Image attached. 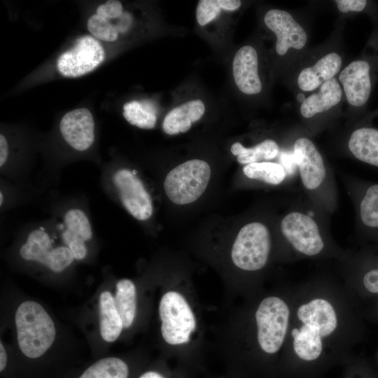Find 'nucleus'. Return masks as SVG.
Returning a JSON list of instances; mask_svg holds the SVG:
<instances>
[{"label":"nucleus","mask_w":378,"mask_h":378,"mask_svg":"<svg viewBox=\"0 0 378 378\" xmlns=\"http://www.w3.org/2000/svg\"><path fill=\"white\" fill-rule=\"evenodd\" d=\"M50 227L38 225L31 228L19 253L27 261L43 265L55 272H60L75 260L70 249L64 244L55 245Z\"/></svg>","instance_id":"nucleus-5"},{"label":"nucleus","mask_w":378,"mask_h":378,"mask_svg":"<svg viewBox=\"0 0 378 378\" xmlns=\"http://www.w3.org/2000/svg\"><path fill=\"white\" fill-rule=\"evenodd\" d=\"M8 158V144L5 136L0 134V167L4 168Z\"/></svg>","instance_id":"nucleus-33"},{"label":"nucleus","mask_w":378,"mask_h":378,"mask_svg":"<svg viewBox=\"0 0 378 378\" xmlns=\"http://www.w3.org/2000/svg\"><path fill=\"white\" fill-rule=\"evenodd\" d=\"M15 321L22 353L30 359L41 357L53 343L56 335L49 314L36 302L26 301L18 307Z\"/></svg>","instance_id":"nucleus-2"},{"label":"nucleus","mask_w":378,"mask_h":378,"mask_svg":"<svg viewBox=\"0 0 378 378\" xmlns=\"http://www.w3.org/2000/svg\"><path fill=\"white\" fill-rule=\"evenodd\" d=\"M230 150L237 157L239 163L248 164L274 159L278 155L279 148L274 140L265 139L251 148H245L240 143L236 142L232 145Z\"/></svg>","instance_id":"nucleus-24"},{"label":"nucleus","mask_w":378,"mask_h":378,"mask_svg":"<svg viewBox=\"0 0 378 378\" xmlns=\"http://www.w3.org/2000/svg\"><path fill=\"white\" fill-rule=\"evenodd\" d=\"M99 324L101 336L108 342L116 340L124 328L114 298L108 291L103 292L99 297Z\"/></svg>","instance_id":"nucleus-21"},{"label":"nucleus","mask_w":378,"mask_h":378,"mask_svg":"<svg viewBox=\"0 0 378 378\" xmlns=\"http://www.w3.org/2000/svg\"><path fill=\"white\" fill-rule=\"evenodd\" d=\"M204 111V104L200 99L187 102L167 114L162 123L163 130L169 135L186 132L193 122L202 117Z\"/></svg>","instance_id":"nucleus-20"},{"label":"nucleus","mask_w":378,"mask_h":378,"mask_svg":"<svg viewBox=\"0 0 378 378\" xmlns=\"http://www.w3.org/2000/svg\"><path fill=\"white\" fill-rule=\"evenodd\" d=\"M243 172L249 178L260 180L272 185L281 183L286 176L283 166L272 162L246 164L243 168Z\"/></svg>","instance_id":"nucleus-26"},{"label":"nucleus","mask_w":378,"mask_h":378,"mask_svg":"<svg viewBox=\"0 0 378 378\" xmlns=\"http://www.w3.org/2000/svg\"><path fill=\"white\" fill-rule=\"evenodd\" d=\"M342 59L337 52H330L320 58L313 66L303 69L299 74L297 83L304 92L316 90L333 78L339 72Z\"/></svg>","instance_id":"nucleus-17"},{"label":"nucleus","mask_w":378,"mask_h":378,"mask_svg":"<svg viewBox=\"0 0 378 378\" xmlns=\"http://www.w3.org/2000/svg\"><path fill=\"white\" fill-rule=\"evenodd\" d=\"M211 177L209 164L199 159L188 160L171 170L164 188L174 204L184 205L196 201L205 191Z\"/></svg>","instance_id":"nucleus-4"},{"label":"nucleus","mask_w":378,"mask_h":378,"mask_svg":"<svg viewBox=\"0 0 378 378\" xmlns=\"http://www.w3.org/2000/svg\"><path fill=\"white\" fill-rule=\"evenodd\" d=\"M378 122V113L376 114ZM372 122L352 132L348 141L351 154L358 160L378 167V123Z\"/></svg>","instance_id":"nucleus-18"},{"label":"nucleus","mask_w":378,"mask_h":378,"mask_svg":"<svg viewBox=\"0 0 378 378\" xmlns=\"http://www.w3.org/2000/svg\"><path fill=\"white\" fill-rule=\"evenodd\" d=\"M281 230L293 248L304 255H316L324 247L316 223L306 214L300 212L287 214L281 221Z\"/></svg>","instance_id":"nucleus-12"},{"label":"nucleus","mask_w":378,"mask_h":378,"mask_svg":"<svg viewBox=\"0 0 378 378\" xmlns=\"http://www.w3.org/2000/svg\"><path fill=\"white\" fill-rule=\"evenodd\" d=\"M87 27L89 31L99 40L111 42L118 38V32L115 25L97 13L88 19Z\"/></svg>","instance_id":"nucleus-29"},{"label":"nucleus","mask_w":378,"mask_h":378,"mask_svg":"<svg viewBox=\"0 0 378 378\" xmlns=\"http://www.w3.org/2000/svg\"><path fill=\"white\" fill-rule=\"evenodd\" d=\"M302 181L309 190L317 188L326 176L323 158L313 142L305 137L296 140L293 146Z\"/></svg>","instance_id":"nucleus-15"},{"label":"nucleus","mask_w":378,"mask_h":378,"mask_svg":"<svg viewBox=\"0 0 378 378\" xmlns=\"http://www.w3.org/2000/svg\"><path fill=\"white\" fill-rule=\"evenodd\" d=\"M360 219L367 228L378 230V184L369 186L359 206Z\"/></svg>","instance_id":"nucleus-27"},{"label":"nucleus","mask_w":378,"mask_h":378,"mask_svg":"<svg viewBox=\"0 0 378 378\" xmlns=\"http://www.w3.org/2000/svg\"><path fill=\"white\" fill-rule=\"evenodd\" d=\"M271 247L267 227L253 222L244 225L237 234L231 251L233 263L239 269L255 271L267 262Z\"/></svg>","instance_id":"nucleus-6"},{"label":"nucleus","mask_w":378,"mask_h":378,"mask_svg":"<svg viewBox=\"0 0 378 378\" xmlns=\"http://www.w3.org/2000/svg\"><path fill=\"white\" fill-rule=\"evenodd\" d=\"M122 13V6L119 1H108L97 8V14L108 20L118 18Z\"/></svg>","instance_id":"nucleus-30"},{"label":"nucleus","mask_w":378,"mask_h":378,"mask_svg":"<svg viewBox=\"0 0 378 378\" xmlns=\"http://www.w3.org/2000/svg\"><path fill=\"white\" fill-rule=\"evenodd\" d=\"M241 4L239 0H201L197 6V21L201 26L206 25L218 17L222 9L233 11Z\"/></svg>","instance_id":"nucleus-28"},{"label":"nucleus","mask_w":378,"mask_h":378,"mask_svg":"<svg viewBox=\"0 0 378 378\" xmlns=\"http://www.w3.org/2000/svg\"><path fill=\"white\" fill-rule=\"evenodd\" d=\"M122 114L130 124L141 129H153L157 120L154 109L144 102L132 101L125 104Z\"/></svg>","instance_id":"nucleus-25"},{"label":"nucleus","mask_w":378,"mask_h":378,"mask_svg":"<svg viewBox=\"0 0 378 378\" xmlns=\"http://www.w3.org/2000/svg\"><path fill=\"white\" fill-rule=\"evenodd\" d=\"M118 199L125 209L140 221L148 220L153 213L151 196L136 170L120 168L108 176Z\"/></svg>","instance_id":"nucleus-9"},{"label":"nucleus","mask_w":378,"mask_h":378,"mask_svg":"<svg viewBox=\"0 0 378 378\" xmlns=\"http://www.w3.org/2000/svg\"><path fill=\"white\" fill-rule=\"evenodd\" d=\"M114 300L123 328H130L133 323L136 311V293L134 283L127 279L118 281Z\"/></svg>","instance_id":"nucleus-22"},{"label":"nucleus","mask_w":378,"mask_h":378,"mask_svg":"<svg viewBox=\"0 0 378 378\" xmlns=\"http://www.w3.org/2000/svg\"><path fill=\"white\" fill-rule=\"evenodd\" d=\"M264 22L276 37V51L284 55L290 49L301 50L307 41L303 27L293 15L284 10L271 9L264 16Z\"/></svg>","instance_id":"nucleus-13"},{"label":"nucleus","mask_w":378,"mask_h":378,"mask_svg":"<svg viewBox=\"0 0 378 378\" xmlns=\"http://www.w3.org/2000/svg\"><path fill=\"white\" fill-rule=\"evenodd\" d=\"M138 378H164V377L157 371L148 370L142 373Z\"/></svg>","instance_id":"nucleus-36"},{"label":"nucleus","mask_w":378,"mask_h":378,"mask_svg":"<svg viewBox=\"0 0 378 378\" xmlns=\"http://www.w3.org/2000/svg\"><path fill=\"white\" fill-rule=\"evenodd\" d=\"M373 42L371 54L352 61L339 76L346 100L355 108H363L368 103L378 73V38Z\"/></svg>","instance_id":"nucleus-7"},{"label":"nucleus","mask_w":378,"mask_h":378,"mask_svg":"<svg viewBox=\"0 0 378 378\" xmlns=\"http://www.w3.org/2000/svg\"><path fill=\"white\" fill-rule=\"evenodd\" d=\"M127 363L118 357L101 358L78 374L76 378H129Z\"/></svg>","instance_id":"nucleus-23"},{"label":"nucleus","mask_w":378,"mask_h":378,"mask_svg":"<svg viewBox=\"0 0 378 378\" xmlns=\"http://www.w3.org/2000/svg\"><path fill=\"white\" fill-rule=\"evenodd\" d=\"M8 355L6 351L1 342L0 344V371L3 372L7 368L8 365Z\"/></svg>","instance_id":"nucleus-35"},{"label":"nucleus","mask_w":378,"mask_h":378,"mask_svg":"<svg viewBox=\"0 0 378 378\" xmlns=\"http://www.w3.org/2000/svg\"><path fill=\"white\" fill-rule=\"evenodd\" d=\"M131 21L130 15L128 13H123L120 17L118 18V20L115 24V27L118 32H125L130 27Z\"/></svg>","instance_id":"nucleus-34"},{"label":"nucleus","mask_w":378,"mask_h":378,"mask_svg":"<svg viewBox=\"0 0 378 378\" xmlns=\"http://www.w3.org/2000/svg\"><path fill=\"white\" fill-rule=\"evenodd\" d=\"M295 318V326L289 330L295 354L306 362L318 359L323 351V340L337 328L334 307L323 298H314L298 307Z\"/></svg>","instance_id":"nucleus-1"},{"label":"nucleus","mask_w":378,"mask_h":378,"mask_svg":"<svg viewBox=\"0 0 378 378\" xmlns=\"http://www.w3.org/2000/svg\"><path fill=\"white\" fill-rule=\"evenodd\" d=\"M232 73L237 88L243 93L255 94L261 92L258 54L253 47L244 46L237 51L232 62Z\"/></svg>","instance_id":"nucleus-16"},{"label":"nucleus","mask_w":378,"mask_h":378,"mask_svg":"<svg viewBox=\"0 0 378 378\" xmlns=\"http://www.w3.org/2000/svg\"><path fill=\"white\" fill-rule=\"evenodd\" d=\"M365 288L372 293H378V268L367 272L363 279Z\"/></svg>","instance_id":"nucleus-32"},{"label":"nucleus","mask_w":378,"mask_h":378,"mask_svg":"<svg viewBox=\"0 0 378 378\" xmlns=\"http://www.w3.org/2000/svg\"><path fill=\"white\" fill-rule=\"evenodd\" d=\"M161 332L164 341L171 345L188 342L195 328L193 312L185 298L178 292L163 295L159 304Z\"/></svg>","instance_id":"nucleus-8"},{"label":"nucleus","mask_w":378,"mask_h":378,"mask_svg":"<svg viewBox=\"0 0 378 378\" xmlns=\"http://www.w3.org/2000/svg\"><path fill=\"white\" fill-rule=\"evenodd\" d=\"M59 131L72 148L80 152L87 150L94 141V122L91 112L85 108L67 112L60 120Z\"/></svg>","instance_id":"nucleus-14"},{"label":"nucleus","mask_w":378,"mask_h":378,"mask_svg":"<svg viewBox=\"0 0 378 378\" xmlns=\"http://www.w3.org/2000/svg\"><path fill=\"white\" fill-rule=\"evenodd\" d=\"M342 90L335 78L323 83L317 92L307 97L301 104L300 113L310 118L335 106L342 99Z\"/></svg>","instance_id":"nucleus-19"},{"label":"nucleus","mask_w":378,"mask_h":378,"mask_svg":"<svg viewBox=\"0 0 378 378\" xmlns=\"http://www.w3.org/2000/svg\"><path fill=\"white\" fill-rule=\"evenodd\" d=\"M255 321L260 349L269 354L278 352L290 326V311L287 303L277 296L265 298L258 307Z\"/></svg>","instance_id":"nucleus-3"},{"label":"nucleus","mask_w":378,"mask_h":378,"mask_svg":"<svg viewBox=\"0 0 378 378\" xmlns=\"http://www.w3.org/2000/svg\"><path fill=\"white\" fill-rule=\"evenodd\" d=\"M368 1L365 0H336L335 4L338 10L343 13L363 12L368 6Z\"/></svg>","instance_id":"nucleus-31"},{"label":"nucleus","mask_w":378,"mask_h":378,"mask_svg":"<svg viewBox=\"0 0 378 378\" xmlns=\"http://www.w3.org/2000/svg\"><path fill=\"white\" fill-rule=\"evenodd\" d=\"M55 228L76 260H81L87 256V243L92 239L94 232L86 211L76 205L67 207L61 214Z\"/></svg>","instance_id":"nucleus-10"},{"label":"nucleus","mask_w":378,"mask_h":378,"mask_svg":"<svg viewBox=\"0 0 378 378\" xmlns=\"http://www.w3.org/2000/svg\"><path fill=\"white\" fill-rule=\"evenodd\" d=\"M105 52L100 43L90 36L78 38L74 46L58 58L57 67L64 77L76 78L96 69L104 59Z\"/></svg>","instance_id":"nucleus-11"}]
</instances>
